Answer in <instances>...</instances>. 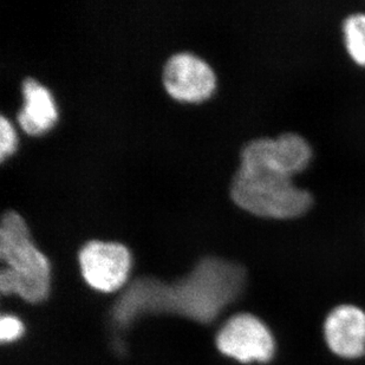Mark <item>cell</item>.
Instances as JSON below:
<instances>
[{
	"instance_id": "obj_8",
	"label": "cell",
	"mask_w": 365,
	"mask_h": 365,
	"mask_svg": "<svg viewBox=\"0 0 365 365\" xmlns=\"http://www.w3.org/2000/svg\"><path fill=\"white\" fill-rule=\"evenodd\" d=\"M24 106L18 114V122L30 135H41L55 125L58 114L55 100L48 88L28 77L21 84Z\"/></svg>"
},
{
	"instance_id": "obj_3",
	"label": "cell",
	"mask_w": 365,
	"mask_h": 365,
	"mask_svg": "<svg viewBox=\"0 0 365 365\" xmlns=\"http://www.w3.org/2000/svg\"><path fill=\"white\" fill-rule=\"evenodd\" d=\"M214 344L225 359L239 365H269L279 351L272 327L250 311L230 316L219 327Z\"/></svg>"
},
{
	"instance_id": "obj_5",
	"label": "cell",
	"mask_w": 365,
	"mask_h": 365,
	"mask_svg": "<svg viewBox=\"0 0 365 365\" xmlns=\"http://www.w3.org/2000/svg\"><path fill=\"white\" fill-rule=\"evenodd\" d=\"M83 280L100 294H113L127 284L130 276L131 255L124 245L91 240L78 252Z\"/></svg>"
},
{
	"instance_id": "obj_9",
	"label": "cell",
	"mask_w": 365,
	"mask_h": 365,
	"mask_svg": "<svg viewBox=\"0 0 365 365\" xmlns=\"http://www.w3.org/2000/svg\"><path fill=\"white\" fill-rule=\"evenodd\" d=\"M341 44L354 66L365 69V12L345 16L341 24Z\"/></svg>"
},
{
	"instance_id": "obj_1",
	"label": "cell",
	"mask_w": 365,
	"mask_h": 365,
	"mask_svg": "<svg viewBox=\"0 0 365 365\" xmlns=\"http://www.w3.org/2000/svg\"><path fill=\"white\" fill-rule=\"evenodd\" d=\"M0 293L39 307L52 294L51 265L30 237L28 225L14 210L4 212L0 222Z\"/></svg>"
},
{
	"instance_id": "obj_4",
	"label": "cell",
	"mask_w": 365,
	"mask_h": 365,
	"mask_svg": "<svg viewBox=\"0 0 365 365\" xmlns=\"http://www.w3.org/2000/svg\"><path fill=\"white\" fill-rule=\"evenodd\" d=\"M314 155V147L305 136L287 131L276 138H259L248 142L242 148L239 165L294 180L307 172Z\"/></svg>"
},
{
	"instance_id": "obj_2",
	"label": "cell",
	"mask_w": 365,
	"mask_h": 365,
	"mask_svg": "<svg viewBox=\"0 0 365 365\" xmlns=\"http://www.w3.org/2000/svg\"><path fill=\"white\" fill-rule=\"evenodd\" d=\"M237 206L255 217L296 220L314 207V195L296 180L276 173L239 167L230 190Z\"/></svg>"
},
{
	"instance_id": "obj_6",
	"label": "cell",
	"mask_w": 365,
	"mask_h": 365,
	"mask_svg": "<svg viewBox=\"0 0 365 365\" xmlns=\"http://www.w3.org/2000/svg\"><path fill=\"white\" fill-rule=\"evenodd\" d=\"M325 349L334 359L359 362L365 359V307L341 302L330 307L322 322Z\"/></svg>"
},
{
	"instance_id": "obj_7",
	"label": "cell",
	"mask_w": 365,
	"mask_h": 365,
	"mask_svg": "<svg viewBox=\"0 0 365 365\" xmlns=\"http://www.w3.org/2000/svg\"><path fill=\"white\" fill-rule=\"evenodd\" d=\"M163 84L170 96L186 102L206 100L215 89V75L205 61L193 53L172 56L163 68Z\"/></svg>"
},
{
	"instance_id": "obj_11",
	"label": "cell",
	"mask_w": 365,
	"mask_h": 365,
	"mask_svg": "<svg viewBox=\"0 0 365 365\" xmlns=\"http://www.w3.org/2000/svg\"><path fill=\"white\" fill-rule=\"evenodd\" d=\"M17 149V136L12 124L4 115L0 118V159L14 154Z\"/></svg>"
},
{
	"instance_id": "obj_10",
	"label": "cell",
	"mask_w": 365,
	"mask_h": 365,
	"mask_svg": "<svg viewBox=\"0 0 365 365\" xmlns=\"http://www.w3.org/2000/svg\"><path fill=\"white\" fill-rule=\"evenodd\" d=\"M26 334V324L16 314H3L0 318V341L3 345L17 344Z\"/></svg>"
}]
</instances>
